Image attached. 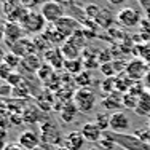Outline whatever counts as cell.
<instances>
[{"label": "cell", "mask_w": 150, "mask_h": 150, "mask_svg": "<svg viewBox=\"0 0 150 150\" xmlns=\"http://www.w3.org/2000/svg\"><path fill=\"white\" fill-rule=\"evenodd\" d=\"M104 136L109 137L115 145H120L125 150H150V145L142 142L134 134H128V133L126 134H115V133H110V131H105Z\"/></svg>", "instance_id": "1"}, {"label": "cell", "mask_w": 150, "mask_h": 150, "mask_svg": "<svg viewBox=\"0 0 150 150\" xmlns=\"http://www.w3.org/2000/svg\"><path fill=\"white\" fill-rule=\"evenodd\" d=\"M72 102L77 105L78 112L88 113V112H91V110L96 107L98 96H96V93L93 91L91 88H78V90L74 93Z\"/></svg>", "instance_id": "2"}, {"label": "cell", "mask_w": 150, "mask_h": 150, "mask_svg": "<svg viewBox=\"0 0 150 150\" xmlns=\"http://www.w3.org/2000/svg\"><path fill=\"white\" fill-rule=\"evenodd\" d=\"M42 16L45 18V21L48 24H54L56 21H59L61 18L66 16V10L61 5L58 0H50V2H45L40 8Z\"/></svg>", "instance_id": "3"}, {"label": "cell", "mask_w": 150, "mask_h": 150, "mask_svg": "<svg viewBox=\"0 0 150 150\" xmlns=\"http://www.w3.org/2000/svg\"><path fill=\"white\" fill-rule=\"evenodd\" d=\"M45 24H46V21L42 16V13L29 11L27 16L24 18V21L21 23V27H23V30L26 34H40V32H43L46 29Z\"/></svg>", "instance_id": "4"}, {"label": "cell", "mask_w": 150, "mask_h": 150, "mask_svg": "<svg viewBox=\"0 0 150 150\" xmlns=\"http://www.w3.org/2000/svg\"><path fill=\"white\" fill-rule=\"evenodd\" d=\"M149 70H150V66L145 62L144 59L134 58L133 61H129V62H128L125 74H126L128 77L134 81V83H137V81H144L145 75L149 74Z\"/></svg>", "instance_id": "5"}, {"label": "cell", "mask_w": 150, "mask_h": 150, "mask_svg": "<svg viewBox=\"0 0 150 150\" xmlns=\"http://www.w3.org/2000/svg\"><path fill=\"white\" fill-rule=\"evenodd\" d=\"M131 121L129 117L125 112H112L110 113V125H109V131L115 134H126V131L129 129Z\"/></svg>", "instance_id": "6"}, {"label": "cell", "mask_w": 150, "mask_h": 150, "mask_svg": "<svg viewBox=\"0 0 150 150\" xmlns=\"http://www.w3.org/2000/svg\"><path fill=\"white\" fill-rule=\"evenodd\" d=\"M53 26H54L56 30H58L61 35H64L66 38H70L77 30H80V23H78L77 19H74V18H70V16L61 18V19L56 21Z\"/></svg>", "instance_id": "7"}, {"label": "cell", "mask_w": 150, "mask_h": 150, "mask_svg": "<svg viewBox=\"0 0 150 150\" xmlns=\"http://www.w3.org/2000/svg\"><path fill=\"white\" fill-rule=\"evenodd\" d=\"M117 21L121 24L123 27H136L137 24H141V16L131 6H125L117 13Z\"/></svg>", "instance_id": "8"}, {"label": "cell", "mask_w": 150, "mask_h": 150, "mask_svg": "<svg viewBox=\"0 0 150 150\" xmlns=\"http://www.w3.org/2000/svg\"><path fill=\"white\" fill-rule=\"evenodd\" d=\"M10 51L15 53V54H18L21 59H23V58H26V56L35 54L37 48H35V45H34V40L23 37L21 40H18L16 43H13L11 46H10Z\"/></svg>", "instance_id": "9"}, {"label": "cell", "mask_w": 150, "mask_h": 150, "mask_svg": "<svg viewBox=\"0 0 150 150\" xmlns=\"http://www.w3.org/2000/svg\"><path fill=\"white\" fill-rule=\"evenodd\" d=\"M80 133L83 134V137L86 139L88 142H99L104 136V131L96 125V121H88L81 126Z\"/></svg>", "instance_id": "10"}, {"label": "cell", "mask_w": 150, "mask_h": 150, "mask_svg": "<svg viewBox=\"0 0 150 150\" xmlns=\"http://www.w3.org/2000/svg\"><path fill=\"white\" fill-rule=\"evenodd\" d=\"M16 142L23 149H26V150H34V149L40 147V145H38V144H40V137H38L34 131H30V129L23 131V133L18 136V141Z\"/></svg>", "instance_id": "11"}, {"label": "cell", "mask_w": 150, "mask_h": 150, "mask_svg": "<svg viewBox=\"0 0 150 150\" xmlns=\"http://www.w3.org/2000/svg\"><path fill=\"white\" fill-rule=\"evenodd\" d=\"M45 62L50 64L53 69H62L66 59H64L62 53H61V48L53 46V48L46 50V51H45Z\"/></svg>", "instance_id": "12"}, {"label": "cell", "mask_w": 150, "mask_h": 150, "mask_svg": "<svg viewBox=\"0 0 150 150\" xmlns=\"http://www.w3.org/2000/svg\"><path fill=\"white\" fill-rule=\"evenodd\" d=\"M85 144H86V139L83 137V134L80 131L69 133L64 137V147L67 150H83Z\"/></svg>", "instance_id": "13"}, {"label": "cell", "mask_w": 150, "mask_h": 150, "mask_svg": "<svg viewBox=\"0 0 150 150\" xmlns=\"http://www.w3.org/2000/svg\"><path fill=\"white\" fill-rule=\"evenodd\" d=\"M5 42H8L10 46L13 43H16L18 40H21L23 38V27H21V24H16V23H6L5 26Z\"/></svg>", "instance_id": "14"}, {"label": "cell", "mask_w": 150, "mask_h": 150, "mask_svg": "<svg viewBox=\"0 0 150 150\" xmlns=\"http://www.w3.org/2000/svg\"><path fill=\"white\" fill-rule=\"evenodd\" d=\"M43 38L48 42V43H51L53 46H56V48H58V45L62 46L67 42V38L64 37V35H61L59 32L56 30V27L53 26V24H50V26L43 30Z\"/></svg>", "instance_id": "15"}, {"label": "cell", "mask_w": 150, "mask_h": 150, "mask_svg": "<svg viewBox=\"0 0 150 150\" xmlns=\"http://www.w3.org/2000/svg\"><path fill=\"white\" fill-rule=\"evenodd\" d=\"M42 134H43L45 142H48V144H61V142H64L62 137H61V134H59V131L56 129V126L51 123L42 125Z\"/></svg>", "instance_id": "16"}, {"label": "cell", "mask_w": 150, "mask_h": 150, "mask_svg": "<svg viewBox=\"0 0 150 150\" xmlns=\"http://www.w3.org/2000/svg\"><path fill=\"white\" fill-rule=\"evenodd\" d=\"M42 64L43 62H42L38 54H30V56H26V58L21 59V67L30 74H37L38 69L42 67Z\"/></svg>", "instance_id": "17"}, {"label": "cell", "mask_w": 150, "mask_h": 150, "mask_svg": "<svg viewBox=\"0 0 150 150\" xmlns=\"http://www.w3.org/2000/svg\"><path fill=\"white\" fill-rule=\"evenodd\" d=\"M81 51H83V50H80L77 45H74L72 42H69V40L61 46V53H62V56H64V59H66V61L80 59Z\"/></svg>", "instance_id": "18"}, {"label": "cell", "mask_w": 150, "mask_h": 150, "mask_svg": "<svg viewBox=\"0 0 150 150\" xmlns=\"http://www.w3.org/2000/svg\"><path fill=\"white\" fill-rule=\"evenodd\" d=\"M77 112H78V109H77V105H75L72 101H70V102H64V105L61 107V112H59L61 120H62L64 123H72Z\"/></svg>", "instance_id": "19"}, {"label": "cell", "mask_w": 150, "mask_h": 150, "mask_svg": "<svg viewBox=\"0 0 150 150\" xmlns=\"http://www.w3.org/2000/svg\"><path fill=\"white\" fill-rule=\"evenodd\" d=\"M136 113L142 117H150V93L144 91L139 98L137 107H136Z\"/></svg>", "instance_id": "20"}, {"label": "cell", "mask_w": 150, "mask_h": 150, "mask_svg": "<svg viewBox=\"0 0 150 150\" xmlns=\"http://www.w3.org/2000/svg\"><path fill=\"white\" fill-rule=\"evenodd\" d=\"M134 85L136 83L128 77V75H117L115 77V91H120L125 94V93H128Z\"/></svg>", "instance_id": "21"}, {"label": "cell", "mask_w": 150, "mask_h": 150, "mask_svg": "<svg viewBox=\"0 0 150 150\" xmlns=\"http://www.w3.org/2000/svg\"><path fill=\"white\" fill-rule=\"evenodd\" d=\"M101 105H102V109H105V110L120 112V107L123 105V102H121V98H118V96L109 94L105 99H102V101H101Z\"/></svg>", "instance_id": "22"}, {"label": "cell", "mask_w": 150, "mask_h": 150, "mask_svg": "<svg viewBox=\"0 0 150 150\" xmlns=\"http://www.w3.org/2000/svg\"><path fill=\"white\" fill-rule=\"evenodd\" d=\"M83 67H85V62L81 59H74V61H66V62H64L66 72L74 75V77H77L78 74L83 72Z\"/></svg>", "instance_id": "23"}, {"label": "cell", "mask_w": 150, "mask_h": 150, "mask_svg": "<svg viewBox=\"0 0 150 150\" xmlns=\"http://www.w3.org/2000/svg\"><path fill=\"white\" fill-rule=\"evenodd\" d=\"M113 19H115V18L112 16V13H110L109 10L102 8L101 13H99V16L94 19V23L98 24V27L99 26H101V27H110V26H112V23H113Z\"/></svg>", "instance_id": "24"}, {"label": "cell", "mask_w": 150, "mask_h": 150, "mask_svg": "<svg viewBox=\"0 0 150 150\" xmlns=\"http://www.w3.org/2000/svg\"><path fill=\"white\" fill-rule=\"evenodd\" d=\"M74 83L77 85L78 88H90L93 83V77L88 70H83L81 74H78L77 77L74 78Z\"/></svg>", "instance_id": "25"}, {"label": "cell", "mask_w": 150, "mask_h": 150, "mask_svg": "<svg viewBox=\"0 0 150 150\" xmlns=\"http://www.w3.org/2000/svg\"><path fill=\"white\" fill-rule=\"evenodd\" d=\"M54 74H56L54 69H53L50 64L43 62V64H42V67L38 69V72H37V77H38V80H42V81H45V83H46V81H48Z\"/></svg>", "instance_id": "26"}, {"label": "cell", "mask_w": 150, "mask_h": 150, "mask_svg": "<svg viewBox=\"0 0 150 150\" xmlns=\"http://www.w3.org/2000/svg\"><path fill=\"white\" fill-rule=\"evenodd\" d=\"M101 10H102V8L98 5V3H88V5L85 6V16H86L88 19H93V21H94L96 18L99 16Z\"/></svg>", "instance_id": "27"}, {"label": "cell", "mask_w": 150, "mask_h": 150, "mask_svg": "<svg viewBox=\"0 0 150 150\" xmlns=\"http://www.w3.org/2000/svg\"><path fill=\"white\" fill-rule=\"evenodd\" d=\"M3 62L6 64V66H10L13 70L16 69V67H19L21 66V58L18 54H15V53H11V51H8L5 54V59H3Z\"/></svg>", "instance_id": "28"}, {"label": "cell", "mask_w": 150, "mask_h": 150, "mask_svg": "<svg viewBox=\"0 0 150 150\" xmlns=\"http://www.w3.org/2000/svg\"><path fill=\"white\" fill-rule=\"evenodd\" d=\"M99 70H101V74L104 75L105 78L117 77V72H115V67H113V62H105V64H102V66H99Z\"/></svg>", "instance_id": "29"}, {"label": "cell", "mask_w": 150, "mask_h": 150, "mask_svg": "<svg viewBox=\"0 0 150 150\" xmlns=\"http://www.w3.org/2000/svg\"><path fill=\"white\" fill-rule=\"evenodd\" d=\"M96 125L101 128L102 131L104 129H109V125H110V115L107 113H98L96 115Z\"/></svg>", "instance_id": "30"}, {"label": "cell", "mask_w": 150, "mask_h": 150, "mask_svg": "<svg viewBox=\"0 0 150 150\" xmlns=\"http://www.w3.org/2000/svg\"><path fill=\"white\" fill-rule=\"evenodd\" d=\"M5 81L10 85V86L16 88V86H19V85L23 83V75H21L19 72H11V74L8 75V78H6Z\"/></svg>", "instance_id": "31"}, {"label": "cell", "mask_w": 150, "mask_h": 150, "mask_svg": "<svg viewBox=\"0 0 150 150\" xmlns=\"http://www.w3.org/2000/svg\"><path fill=\"white\" fill-rule=\"evenodd\" d=\"M38 110L35 109V107H29V109H26V112L23 113V120L27 121V123H30V121H37L38 120Z\"/></svg>", "instance_id": "32"}, {"label": "cell", "mask_w": 150, "mask_h": 150, "mask_svg": "<svg viewBox=\"0 0 150 150\" xmlns=\"http://www.w3.org/2000/svg\"><path fill=\"white\" fill-rule=\"evenodd\" d=\"M136 54H141L142 59H144L145 62H149L150 61V43L139 45L137 48H136Z\"/></svg>", "instance_id": "33"}, {"label": "cell", "mask_w": 150, "mask_h": 150, "mask_svg": "<svg viewBox=\"0 0 150 150\" xmlns=\"http://www.w3.org/2000/svg\"><path fill=\"white\" fill-rule=\"evenodd\" d=\"M101 88L104 93H113L115 91V77H110V78H104L101 83Z\"/></svg>", "instance_id": "34"}, {"label": "cell", "mask_w": 150, "mask_h": 150, "mask_svg": "<svg viewBox=\"0 0 150 150\" xmlns=\"http://www.w3.org/2000/svg\"><path fill=\"white\" fill-rule=\"evenodd\" d=\"M134 136L136 137H139L142 142H145V144L150 145V129L147 128V129H142V128H139V129L134 131Z\"/></svg>", "instance_id": "35"}, {"label": "cell", "mask_w": 150, "mask_h": 150, "mask_svg": "<svg viewBox=\"0 0 150 150\" xmlns=\"http://www.w3.org/2000/svg\"><path fill=\"white\" fill-rule=\"evenodd\" d=\"M13 96H15V98H18V96H19V98H27V96H29V88L24 83H21L19 86L13 88Z\"/></svg>", "instance_id": "36"}, {"label": "cell", "mask_w": 150, "mask_h": 150, "mask_svg": "<svg viewBox=\"0 0 150 150\" xmlns=\"http://www.w3.org/2000/svg\"><path fill=\"white\" fill-rule=\"evenodd\" d=\"M10 96H13V86H10L5 81L0 86V98H10Z\"/></svg>", "instance_id": "37"}, {"label": "cell", "mask_w": 150, "mask_h": 150, "mask_svg": "<svg viewBox=\"0 0 150 150\" xmlns=\"http://www.w3.org/2000/svg\"><path fill=\"white\" fill-rule=\"evenodd\" d=\"M11 72H15V70H13L10 66H6L5 62L0 64V78H2V80H6V78H8V75L11 74Z\"/></svg>", "instance_id": "38"}, {"label": "cell", "mask_w": 150, "mask_h": 150, "mask_svg": "<svg viewBox=\"0 0 150 150\" xmlns=\"http://www.w3.org/2000/svg\"><path fill=\"white\" fill-rule=\"evenodd\" d=\"M99 147H102L104 150H112L113 147H115V144H113L109 137H105V136H104V137L99 141Z\"/></svg>", "instance_id": "39"}, {"label": "cell", "mask_w": 150, "mask_h": 150, "mask_svg": "<svg viewBox=\"0 0 150 150\" xmlns=\"http://www.w3.org/2000/svg\"><path fill=\"white\" fill-rule=\"evenodd\" d=\"M19 3L24 6V8H27V10H29V8H32V6H35V5H37V3H38V0H19Z\"/></svg>", "instance_id": "40"}, {"label": "cell", "mask_w": 150, "mask_h": 150, "mask_svg": "<svg viewBox=\"0 0 150 150\" xmlns=\"http://www.w3.org/2000/svg\"><path fill=\"white\" fill-rule=\"evenodd\" d=\"M3 150H26V149H23L19 144H18V142H8Z\"/></svg>", "instance_id": "41"}, {"label": "cell", "mask_w": 150, "mask_h": 150, "mask_svg": "<svg viewBox=\"0 0 150 150\" xmlns=\"http://www.w3.org/2000/svg\"><path fill=\"white\" fill-rule=\"evenodd\" d=\"M139 3H141V6L144 8V11L149 15V18H150V0H137Z\"/></svg>", "instance_id": "42"}, {"label": "cell", "mask_w": 150, "mask_h": 150, "mask_svg": "<svg viewBox=\"0 0 150 150\" xmlns=\"http://www.w3.org/2000/svg\"><path fill=\"white\" fill-rule=\"evenodd\" d=\"M142 83H144V86H145V91L150 93V70H149V74L145 75V78H144V81H142Z\"/></svg>", "instance_id": "43"}, {"label": "cell", "mask_w": 150, "mask_h": 150, "mask_svg": "<svg viewBox=\"0 0 150 150\" xmlns=\"http://www.w3.org/2000/svg\"><path fill=\"white\" fill-rule=\"evenodd\" d=\"M125 2H126V0H107V3L112 5V6H121Z\"/></svg>", "instance_id": "44"}, {"label": "cell", "mask_w": 150, "mask_h": 150, "mask_svg": "<svg viewBox=\"0 0 150 150\" xmlns=\"http://www.w3.org/2000/svg\"><path fill=\"white\" fill-rule=\"evenodd\" d=\"M5 54H6V53L3 51V50H0V64H3V59H5Z\"/></svg>", "instance_id": "45"}, {"label": "cell", "mask_w": 150, "mask_h": 150, "mask_svg": "<svg viewBox=\"0 0 150 150\" xmlns=\"http://www.w3.org/2000/svg\"><path fill=\"white\" fill-rule=\"evenodd\" d=\"M2 38H5V27L0 26V40H2Z\"/></svg>", "instance_id": "46"}, {"label": "cell", "mask_w": 150, "mask_h": 150, "mask_svg": "<svg viewBox=\"0 0 150 150\" xmlns=\"http://www.w3.org/2000/svg\"><path fill=\"white\" fill-rule=\"evenodd\" d=\"M34 150H43V149H42V147H37V149H34Z\"/></svg>", "instance_id": "47"}, {"label": "cell", "mask_w": 150, "mask_h": 150, "mask_svg": "<svg viewBox=\"0 0 150 150\" xmlns=\"http://www.w3.org/2000/svg\"><path fill=\"white\" fill-rule=\"evenodd\" d=\"M2 83H3V80H2V78H0V86H2Z\"/></svg>", "instance_id": "48"}, {"label": "cell", "mask_w": 150, "mask_h": 150, "mask_svg": "<svg viewBox=\"0 0 150 150\" xmlns=\"http://www.w3.org/2000/svg\"><path fill=\"white\" fill-rule=\"evenodd\" d=\"M149 129H150V117H149Z\"/></svg>", "instance_id": "49"}, {"label": "cell", "mask_w": 150, "mask_h": 150, "mask_svg": "<svg viewBox=\"0 0 150 150\" xmlns=\"http://www.w3.org/2000/svg\"><path fill=\"white\" fill-rule=\"evenodd\" d=\"M58 150H67V149H66V147H62V149H58Z\"/></svg>", "instance_id": "50"}, {"label": "cell", "mask_w": 150, "mask_h": 150, "mask_svg": "<svg viewBox=\"0 0 150 150\" xmlns=\"http://www.w3.org/2000/svg\"><path fill=\"white\" fill-rule=\"evenodd\" d=\"M90 150H99V149H90Z\"/></svg>", "instance_id": "51"}]
</instances>
